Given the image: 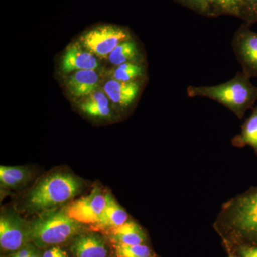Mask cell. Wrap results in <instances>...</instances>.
<instances>
[{"label": "cell", "instance_id": "cell-25", "mask_svg": "<svg viewBox=\"0 0 257 257\" xmlns=\"http://www.w3.org/2000/svg\"><path fill=\"white\" fill-rule=\"evenodd\" d=\"M250 17L256 16L257 0H243Z\"/></svg>", "mask_w": 257, "mask_h": 257}, {"label": "cell", "instance_id": "cell-3", "mask_svg": "<svg viewBox=\"0 0 257 257\" xmlns=\"http://www.w3.org/2000/svg\"><path fill=\"white\" fill-rule=\"evenodd\" d=\"M83 186L82 179L77 176L54 172L42 179L28 193L25 207L31 213L54 210L78 195Z\"/></svg>", "mask_w": 257, "mask_h": 257}, {"label": "cell", "instance_id": "cell-15", "mask_svg": "<svg viewBox=\"0 0 257 257\" xmlns=\"http://www.w3.org/2000/svg\"><path fill=\"white\" fill-rule=\"evenodd\" d=\"M32 172L24 166H1L0 185L6 189L21 188L31 180Z\"/></svg>", "mask_w": 257, "mask_h": 257}, {"label": "cell", "instance_id": "cell-23", "mask_svg": "<svg viewBox=\"0 0 257 257\" xmlns=\"http://www.w3.org/2000/svg\"><path fill=\"white\" fill-rule=\"evenodd\" d=\"M42 257H69L67 251L60 246H52L47 248L45 252L42 253Z\"/></svg>", "mask_w": 257, "mask_h": 257}, {"label": "cell", "instance_id": "cell-9", "mask_svg": "<svg viewBox=\"0 0 257 257\" xmlns=\"http://www.w3.org/2000/svg\"><path fill=\"white\" fill-rule=\"evenodd\" d=\"M142 89L140 81L124 82L111 79L104 84V91L106 96L114 104L128 107L138 99Z\"/></svg>", "mask_w": 257, "mask_h": 257}, {"label": "cell", "instance_id": "cell-2", "mask_svg": "<svg viewBox=\"0 0 257 257\" xmlns=\"http://www.w3.org/2000/svg\"><path fill=\"white\" fill-rule=\"evenodd\" d=\"M250 79L242 72H238L232 79L217 85L189 86L187 95L215 101L227 108L238 119H242L257 101V87Z\"/></svg>", "mask_w": 257, "mask_h": 257}, {"label": "cell", "instance_id": "cell-20", "mask_svg": "<svg viewBox=\"0 0 257 257\" xmlns=\"http://www.w3.org/2000/svg\"><path fill=\"white\" fill-rule=\"evenodd\" d=\"M144 75V68L141 64L126 62L117 66L113 72V78L120 82H130L138 81Z\"/></svg>", "mask_w": 257, "mask_h": 257}, {"label": "cell", "instance_id": "cell-17", "mask_svg": "<svg viewBox=\"0 0 257 257\" xmlns=\"http://www.w3.org/2000/svg\"><path fill=\"white\" fill-rule=\"evenodd\" d=\"M81 110L92 117L106 118L110 116L109 97L104 92L92 93L81 104Z\"/></svg>", "mask_w": 257, "mask_h": 257}, {"label": "cell", "instance_id": "cell-18", "mask_svg": "<svg viewBox=\"0 0 257 257\" xmlns=\"http://www.w3.org/2000/svg\"><path fill=\"white\" fill-rule=\"evenodd\" d=\"M213 17L229 15L246 20L250 18L243 0H212Z\"/></svg>", "mask_w": 257, "mask_h": 257}, {"label": "cell", "instance_id": "cell-11", "mask_svg": "<svg viewBox=\"0 0 257 257\" xmlns=\"http://www.w3.org/2000/svg\"><path fill=\"white\" fill-rule=\"evenodd\" d=\"M98 67L97 60L90 52L82 50L79 45H72L63 56L62 69L64 73L73 71L95 70Z\"/></svg>", "mask_w": 257, "mask_h": 257}, {"label": "cell", "instance_id": "cell-1", "mask_svg": "<svg viewBox=\"0 0 257 257\" xmlns=\"http://www.w3.org/2000/svg\"><path fill=\"white\" fill-rule=\"evenodd\" d=\"M215 227L257 246V187L225 202L216 216Z\"/></svg>", "mask_w": 257, "mask_h": 257}, {"label": "cell", "instance_id": "cell-8", "mask_svg": "<svg viewBox=\"0 0 257 257\" xmlns=\"http://www.w3.org/2000/svg\"><path fill=\"white\" fill-rule=\"evenodd\" d=\"M231 47L241 72L249 78L257 77V32L241 27L233 36Z\"/></svg>", "mask_w": 257, "mask_h": 257}, {"label": "cell", "instance_id": "cell-27", "mask_svg": "<svg viewBox=\"0 0 257 257\" xmlns=\"http://www.w3.org/2000/svg\"><path fill=\"white\" fill-rule=\"evenodd\" d=\"M229 257H236V256H234V255L233 254V253H230Z\"/></svg>", "mask_w": 257, "mask_h": 257}, {"label": "cell", "instance_id": "cell-10", "mask_svg": "<svg viewBox=\"0 0 257 257\" xmlns=\"http://www.w3.org/2000/svg\"><path fill=\"white\" fill-rule=\"evenodd\" d=\"M71 250L74 257H106L108 253L104 239L95 233L77 235Z\"/></svg>", "mask_w": 257, "mask_h": 257}, {"label": "cell", "instance_id": "cell-14", "mask_svg": "<svg viewBox=\"0 0 257 257\" xmlns=\"http://www.w3.org/2000/svg\"><path fill=\"white\" fill-rule=\"evenodd\" d=\"M99 83L95 70H79L69 77L67 87L75 97L89 96L94 92Z\"/></svg>", "mask_w": 257, "mask_h": 257}, {"label": "cell", "instance_id": "cell-13", "mask_svg": "<svg viewBox=\"0 0 257 257\" xmlns=\"http://www.w3.org/2000/svg\"><path fill=\"white\" fill-rule=\"evenodd\" d=\"M128 215L126 211L115 201L109 193H106V205L99 220L93 227L99 230H107L127 222Z\"/></svg>", "mask_w": 257, "mask_h": 257}, {"label": "cell", "instance_id": "cell-16", "mask_svg": "<svg viewBox=\"0 0 257 257\" xmlns=\"http://www.w3.org/2000/svg\"><path fill=\"white\" fill-rule=\"evenodd\" d=\"M231 144L236 147H251L257 155V106L243 122L240 133L232 139Z\"/></svg>", "mask_w": 257, "mask_h": 257}, {"label": "cell", "instance_id": "cell-26", "mask_svg": "<svg viewBox=\"0 0 257 257\" xmlns=\"http://www.w3.org/2000/svg\"><path fill=\"white\" fill-rule=\"evenodd\" d=\"M37 247V246H36ZM28 257H42L41 253L37 250V248H35L33 251H32L31 254Z\"/></svg>", "mask_w": 257, "mask_h": 257}, {"label": "cell", "instance_id": "cell-7", "mask_svg": "<svg viewBox=\"0 0 257 257\" xmlns=\"http://www.w3.org/2000/svg\"><path fill=\"white\" fill-rule=\"evenodd\" d=\"M106 205V193L95 187L89 195L69 203L63 209L69 217L80 224L93 226L99 220Z\"/></svg>", "mask_w": 257, "mask_h": 257}, {"label": "cell", "instance_id": "cell-28", "mask_svg": "<svg viewBox=\"0 0 257 257\" xmlns=\"http://www.w3.org/2000/svg\"><path fill=\"white\" fill-rule=\"evenodd\" d=\"M256 16H257V7H256Z\"/></svg>", "mask_w": 257, "mask_h": 257}, {"label": "cell", "instance_id": "cell-19", "mask_svg": "<svg viewBox=\"0 0 257 257\" xmlns=\"http://www.w3.org/2000/svg\"><path fill=\"white\" fill-rule=\"evenodd\" d=\"M139 57V50L137 44L133 40H128L118 45L110 55L109 62L114 65L119 66L126 62H137Z\"/></svg>", "mask_w": 257, "mask_h": 257}, {"label": "cell", "instance_id": "cell-21", "mask_svg": "<svg viewBox=\"0 0 257 257\" xmlns=\"http://www.w3.org/2000/svg\"><path fill=\"white\" fill-rule=\"evenodd\" d=\"M116 257H156L151 248L145 244H113Z\"/></svg>", "mask_w": 257, "mask_h": 257}, {"label": "cell", "instance_id": "cell-5", "mask_svg": "<svg viewBox=\"0 0 257 257\" xmlns=\"http://www.w3.org/2000/svg\"><path fill=\"white\" fill-rule=\"evenodd\" d=\"M128 40H131V35L124 28L101 25L86 32L81 40L83 45L93 55L105 58L118 45Z\"/></svg>", "mask_w": 257, "mask_h": 257}, {"label": "cell", "instance_id": "cell-22", "mask_svg": "<svg viewBox=\"0 0 257 257\" xmlns=\"http://www.w3.org/2000/svg\"><path fill=\"white\" fill-rule=\"evenodd\" d=\"M180 4L204 16L213 17L212 0H176Z\"/></svg>", "mask_w": 257, "mask_h": 257}, {"label": "cell", "instance_id": "cell-4", "mask_svg": "<svg viewBox=\"0 0 257 257\" xmlns=\"http://www.w3.org/2000/svg\"><path fill=\"white\" fill-rule=\"evenodd\" d=\"M81 224L64 209L46 211L30 223L31 242L37 248L59 246L78 235Z\"/></svg>", "mask_w": 257, "mask_h": 257}, {"label": "cell", "instance_id": "cell-24", "mask_svg": "<svg viewBox=\"0 0 257 257\" xmlns=\"http://www.w3.org/2000/svg\"><path fill=\"white\" fill-rule=\"evenodd\" d=\"M239 251L241 257H257V246H242Z\"/></svg>", "mask_w": 257, "mask_h": 257}, {"label": "cell", "instance_id": "cell-12", "mask_svg": "<svg viewBox=\"0 0 257 257\" xmlns=\"http://www.w3.org/2000/svg\"><path fill=\"white\" fill-rule=\"evenodd\" d=\"M108 237L113 244H143L146 234L143 228L136 222L128 221L125 224L106 231Z\"/></svg>", "mask_w": 257, "mask_h": 257}, {"label": "cell", "instance_id": "cell-6", "mask_svg": "<svg viewBox=\"0 0 257 257\" xmlns=\"http://www.w3.org/2000/svg\"><path fill=\"white\" fill-rule=\"evenodd\" d=\"M31 242L30 223L16 211L5 210L0 216V246L2 251L15 252Z\"/></svg>", "mask_w": 257, "mask_h": 257}]
</instances>
